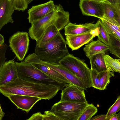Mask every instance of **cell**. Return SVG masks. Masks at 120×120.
Listing matches in <instances>:
<instances>
[{
	"label": "cell",
	"instance_id": "obj_1",
	"mask_svg": "<svg viewBox=\"0 0 120 120\" xmlns=\"http://www.w3.org/2000/svg\"><path fill=\"white\" fill-rule=\"evenodd\" d=\"M61 90L60 87L55 85L32 83L18 77L14 81L0 86V92L6 97L14 94L37 97L45 100L52 98Z\"/></svg>",
	"mask_w": 120,
	"mask_h": 120
},
{
	"label": "cell",
	"instance_id": "obj_2",
	"mask_svg": "<svg viewBox=\"0 0 120 120\" xmlns=\"http://www.w3.org/2000/svg\"><path fill=\"white\" fill-rule=\"evenodd\" d=\"M69 12L64 10L60 4L56 5L55 9L41 19L31 24L29 29L30 37L37 41L45 29L49 26L54 24L60 31L63 29L70 22Z\"/></svg>",
	"mask_w": 120,
	"mask_h": 120
},
{
	"label": "cell",
	"instance_id": "obj_3",
	"mask_svg": "<svg viewBox=\"0 0 120 120\" xmlns=\"http://www.w3.org/2000/svg\"><path fill=\"white\" fill-rule=\"evenodd\" d=\"M66 41L59 32L53 39L40 47L36 46L35 54L41 60L57 63L69 54Z\"/></svg>",
	"mask_w": 120,
	"mask_h": 120
},
{
	"label": "cell",
	"instance_id": "obj_4",
	"mask_svg": "<svg viewBox=\"0 0 120 120\" xmlns=\"http://www.w3.org/2000/svg\"><path fill=\"white\" fill-rule=\"evenodd\" d=\"M15 62L18 77L23 80L37 84L55 85L60 87L61 90L67 84L56 81L30 63L24 61L20 62Z\"/></svg>",
	"mask_w": 120,
	"mask_h": 120
},
{
	"label": "cell",
	"instance_id": "obj_5",
	"mask_svg": "<svg viewBox=\"0 0 120 120\" xmlns=\"http://www.w3.org/2000/svg\"><path fill=\"white\" fill-rule=\"evenodd\" d=\"M58 63L82 80L86 85L87 88L93 86L91 69L88 68L86 63L79 58L69 53Z\"/></svg>",
	"mask_w": 120,
	"mask_h": 120
},
{
	"label": "cell",
	"instance_id": "obj_6",
	"mask_svg": "<svg viewBox=\"0 0 120 120\" xmlns=\"http://www.w3.org/2000/svg\"><path fill=\"white\" fill-rule=\"evenodd\" d=\"M88 104L60 101L53 105L50 111L60 120H78Z\"/></svg>",
	"mask_w": 120,
	"mask_h": 120
},
{
	"label": "cell",
	"instance_id": "obj_7",
	"mask_svg": "<svg viewBox=\"0 0 120 120\" xmlns=\"http://www.w3.org/2000/svg\"><path fill=\"white\" fill-rule=\"evenodd\" d=\"M9 46L18 60L22 61L29 49V43L28 33L18 31L9 38Z\"/></svg>",
	"mask_w": 120,
	"mask_h": 120
},
{
	"label": "cell",
	"instance_id": "obj_8",
	"mask_svg": "<svg viewBox=\"0 0 120 120\" xmlns=\"http://www.w3.org/2000/svg\"><path fill=\"white\" fill-rule=\"evenodd\" d=\"M33 61L34 63H39L48 66L60 73L72 84L75 85L85 90L87 88L86 85L81 79L68 70L57 63H49L41 60L37 56L33 58Z\"/></svg>",
	"mask_w": 120,
	"mask_h": 120
},
{
	"label": "cell",
	"instance_id": "obj_9",
	"mask_svg": "<svg viewBox=\"0 0 120 120\" xmlns=\"http://www.w3.org/2000/svg\"><path fill=\"white\" fill-rule=\"evenodd\" d=\"M85 90L75 85H66L62 90L60 101L88 102L86 98Z\"/></svg>",
	"mask_w": 120,
	"mask_h": 120
},
{
	"label": "cell",
	"instance_id": "obj_10",
	"mask_svg": "<svg viewBox=\"0 0 120 120\" xmlns=\"http://www.w3.org/2000/svg\"><path fill=\"white\" fill-rule=\"evenodd\" d=\"M99 31L97 28L90 32L76 35L65 36L67 44L73 51L77 50L84 45L93 40L98 34Z\"/></svg>",
	"mask_w": 120,
	"mask_h": 120
},
{
	"label": "cell",
	"instance_id": "obj_11",
	"mask_svg": "<svg viewBox=\"0 0 120 120\" xmlns=\"http://www.w3.org/2000/svg\"><path fill=\"white\" fill-rule=\"evenodd\" d=\"M79 5L83 15L94 16L99 19L104 18L103 2L92 0H80Z\"/></svg>",
	"mask_w": 120,
	"mask_h": 120
},
{
	"label": "cell",
	"instance_id": "obj_12",
	"mask_svg": "<svg viewBox=\"0 0 120 120\" xmlns=\"http://www.w3.org/2000/svg\"><path fill=\"white\" fill-rule=\"evenodd\" d=\"M56 5L53 0H51L46 3L33 6L28 10L27 19L29 22L32 23L44 17L54 10Z\"/></svg>",
	"mask_w": 120,
	"mask_h": 120
},
{
	"label": "cell",
	"instance_id": "obj_13",
	"mask_svg": "<svg viewBox=\"0 0 120 120\" xmlns=\"http://www.w3.org/2000/svg\"><path fill=\"white\" fill-rule=\"evenodd\" d=\"M7 97L17 107L18 109L28 113L34 105L41 100L40 98L33 96L10 94Z\"/></svg>",
	"mask_w": 120,
	"mask_h": 120
},
{
	"label": "cell",
	"instance_id": "obj_14",
	"mask_svg": "<svg viewBox=\"0 0 120 120\" xmlns=\"http://www.w3.org/2000/svg\"><path fill=\"white\" fill-rule=\"evenodd\" d=\"M18 77L14 59L5 61L0 71V86L14 81Z\"/></svg>",
	"mask_w": 120,
	"mask_h": 120
},
{
	"label": "cell",
	"instance_id": "obj_15",
	"mask_svg": "<svg viewBox=\"0 0 120 120\" xmlns=\"http://www.w3.org/2000/svg\"><path fill=\"white\" fill-rule=\"evenodd\" d=\"M98 22L76 24L68 23L64 27V34L76 35L90 32L97 28Z\"/></svg>",
	"mask_w": 120,
	"mask_h": 120
},
{
	"label": "cell",
	"instance_id": "obj_16",
	"mask_svg": "<svg viewBox=\"0 0 120 120\" xmlns=\"http://www.w3.org/2000/svg\"><path fill=\"white\" fill-rule=\"evenodd\" d=\"M12 1L13 0H0V30L8 23L14 22L12 15L15 10Z\"/></svg>",
	"mask_w": 120,
	"mask_h": 120
},
{
	"label": "cell",
	"instance_id": "obj_17",
	"mask_svg": "<svg viewBox=\"0 0 120 120\" xmlns=\"http://www.w3.org/2000/svg\"><path fill=\"white\" fill-rule=\"evenodd\" d=\"M104 18L116 25L120 26V8L107 2H103Z\"/></svg>",
	"mask_w": 120,
	"mask_h": 120
},
{
	"label": "cell",
	"instance_id": "obj_18",
	"mask_svg": "<svg viewBox=\"0 0 120 120\" xmlns=\"http://www.w3.org/2000/svg\"><path fill=\"white\" fill-rule=\"evenodd\" d=\"M87 44L83 50L88 58L93 55L100 52H105L109 50L108 45L98 40H92Z\"/></svg>",
	"mask_w": 120,
	"mask_h": 120
},
{
	"label": "cell",
	"instance_id": "obj_19",
	"mask_svg": "<svg viewBox=\"0 0 120 120\" xmlns=\"http://www.w3.org/2000/svg\"><path fill=\"white\" fill-rule=\"evenodd\" d=\"M30 64L37 68L60 83L66 84H71L63 75L48 66L39 63H32Z\"/></svg>",
	"mask_w": 120,
	"mask_h": 120
},
{
	"label": "cell",
	"instance_id": "obj_20",
	"mask_svg": "<svg viewBox=\"0 0 120 120\" xmlns=\"http://www.w3.org/2000/svg\"><path fill=\"white\" fill-rule=\"evenodd\" d=\"M105 53L104 52L99 53L89 57L91 69L98 73L108 70L105 60Z\"/></svg>",
	"mask_w": 120,
	"mask_h": 120
},
{
	"label": "cell",
	"instance_id": "obj_21",
	"mask_svg": "<svg viewBox=\"0 0 120 120\" xmlns=\"http://www.w3.org/2000/svg\"><path fill=\"white\" fill-rule=\"evenodd\" d=\"M60 31L54 24L52 25L45 30L40 38L36 41V46L40 47L53 39Z\"/></svg>",
	"mask_w": 120,
	"mask_h": 120
},
{
	"label": "cell",
	"instance_id": "obj_22",
	"mask_svg": "<svg viewBox=\"0 0 120 120\" xmlns=\"http://www.w3.org/2000/svg\"><path fill=\"white\" fill-rule=\"evenodd\" d=\"M109 50L110 53L120 58V39L109 34Z\"/></svg>",
	"mask_w": 120,
	"mask_h": 120
},
{
	"label": "cell",
	"instance_id": "obj_23",
	"mask_svg": "<svg viewBox=\"0 0 120 120\" xmlns=\"http://www.w3.org/2000/svg\"><path fill=\"white\" fill-rule=\"evenodd\" d=\"M99 89L100 90L105 89L110 82V79L115 76L114 72L108 70L98 73Z\"/></svg>",
	"mask_w": 120,
	"mask_h": 120
},
{
	"label": "cell",
	"instance_id": "obj_24",
	"mask_svg": "<svg viewBox=\"0 0 120 120\" xmlns=\"http://www.w3.org/2000/svg\"><path fill=\"white\" fill-rule=\"evenodd\" d=\"M105 60L108 70L113 72L120 73V59H114L105 54Z\"/></svg>",
	"mask_w": 120,
	"mask_h": 120
},
{
	"label": "cell",
	"instance_id": "obj_25",
	"mask_svg": "<svg viewBox=\"0 0 120 120\" xmlns=\"http://www.w3.org/2000/svg\"><path fill=\"white\" fill-rule=\"evenodd\" d=\"M100 19L109 34L113 35L120 39V26L110 22L104 18Z\"/></svg>",
	"mask_w": 120,
	"mask_h": 120
},
{
	"label": "cell",
	"instance_id": "obj_26",
	"mask_svg": "<svg viewBox=\"0 0 120 120\" xmlns=\"http://www.w3.org/2000/svg\"><path fill=\"white\" fill-rule=\"evenodd\" d=\"M97 108L92 104H87L78 120H89L98 112Z\"/></svg>",
	"mask_w": 120,
	"mask_h": 120
},
{
	"label": "cell",
	"instance_id": "obj_27",
	"mask_svg": "<svg viewBox=\"0 0 120 120\" xmlns=\"http://www.w3.org/2000/svg\"><path fill=\"white\" fill-rule=\"evenodd\" d=\"M97 26L99 33L97 36L98 40L108 45L109 40V34L105 28L102 23L101 20L99 19L97 21Z\"/></svg>",
	"mask_w": 120,
	"mask_h": 120
},
{
	"label": "cell",
	"instance_id": "obj_28",
	"mask_svg": "<svg viewBox=\"0 0 120 120\" xmlns=\"http://www.w3.org/2000/svg\"><path fill=\"white\" fill-rule=\"evenodd\" d=\"M120 110V96H119L113 104L108 109L106 114V120H109L113 115Z\"/></svg>",
	"mask_w": 120,
	"mask_h": 120
},
{
	"label": "cell",
	"instance_id": "obj_29",
	"mask_svg": "<svg viewBox=\"0 0 120 120\" xmlns=\"http://www.w3.org/2000/svg\"><path fill=\"white\" fill-rule=\"evenodd\" d=\"M91 75L93 87L99 89V76L98 73L95 70L91 69Z\"/></svg>",
	"mask_w": 120,
	"mask_h": 120
},
{
	"label": "cell",
	"instance_id": "obj_30",
	"mask_svg": "<svg viewBox=\"0 0 120 120\" xmlns=\"http://www.w3.org/2000/svg\"><path fill=\"white\" fill-rule=\"evenodd\" d=\"M8 47L7 45L5 44L0 47V71L7 59L5 53Z\"/></svg>",
	"mask_w": 120,
	"mask_h": 120
},
{
	"label": "cell",
	"instance_id": "obj_31",
	"mask_svg": "<svg viewBox=\"0 0 120 120\" xmlns=\"http://www.w3.org/2000/svg\"><path fill=\"white\" fill-rule=\"evenodd\" d=\"M43 115V120H60L58 117L50 111H45Z\"/></svg>",
	"mask_w": 120,
	"mask_h": 120
},
{
	"label": "cell",
	"instance_id": "obj_32",
	"mask_svg": "<svg viewBox=\"0 0 120 120\" xmlns=\"http://www.w3.org/2000/svg\"><path fill=\"white\" fill-rule=\"evenodd\" d=\"M27 120H43V115L40 112H38L33 114Z\"/></svg>",
	"mask_w": 120,
	"mask_h": 120
},
{
	"label": "cell",
	"instance_id": "obj_33",
	"mask_svg": "<svg viewBox=\"0 0 120 120\" xmlns=\"http://www.w3.org/2000/svg\"><path fill=\"white\" fill-rule=\"evenodd\" d=\"M118 8H120V0H105V2Z\"/></svg>",
	"mask_w": 120,
	"mask_h": 120
},
{
	"label": "cell",
	"instance_id": "obj_34",
	"mask_svg": "<svg viewBox=\"0 0 120 120\" xmlns=\"http://www.w3.org/2000/svg\"><path fill=\"white\" fill-rule=\"evenodd\" d=\"M106 114L99 115L92 117L89 120H106Z\"/></svg>",
	"mask_w": 120,
	"mask_h": 120
},
{
	"label": "cell",
	"instance_id": "obj_35",
	"mask_svg": "<svg viewBox=\"0 0 120 120\" xmlns=\"http://www.w3.org/2000/svg\"><path fill=\"white\" fill-rule=\"evenodd\" d=\"M120 113L115 114L113 115L109 119V120H120Z\"/></svg>",
	"mask_w": 120,
	"mask_h": 120
},
{
	"label": "cell",
	"instance_id": "obj_36",
	"mask_svg": "<svg viewBox=\"0 0 120 120\" xmlns=\"http://www.w3.org/2000/svg\"><path fill=\"white\" fill-rule=\"evenodd\" d=\"M4 36L0 34V47L4 44Z\"/></svg>",
	"mask_w": 120,
	"mask_h": 120
},
{
	"label": "cell",
	"instance_id": "obj_37",
	"mask_svg": "<svg viewBox=\"0 0 120 120\" xmlns=\"http://www.w3.org/2000/svg\"><path fill=\"white\" fill-rule=\"evenodd\" d=\"M5 113L3 112H0V120H1L4 116Z\"/></svg>",
	"mask_w": 120,
	"mask_h": 120
},
{
	"label": "cell",
	"instance_id": "obj_38",
	"mask_svg": "<svg viewBox=\"0 0 120 120\" xmlns=\"http://www.w3.org/2000/svg\"><path fill=\"white\" fill-rule=\"evenodd\" d=\"M96 1L101 2H105V0H92Z\"/></svg>",
	"mask_w": 120,
	"mask_h": 120
},
{
	"label": "cell",
	"instance_id": "obj_39",
	"mask_svg": "<svg viewBox=\"0 0 120 120\" xmlns=\"http://www.w3.org/2000/svg\"><path fill=\"white\" fill-rule=\"evenodd\" d=\"M3 111L2 109H1V107L0 105V112H3Z\"/></svg>",
	"mask_w": 120,
	"mask_h": 120
},
{
	"label": "cell",
	"instance_id": "obj_40",
	"mask_svg": "<svg viewBox=\"0 0 120 120\" xmlns=\"http://www.w3.org/2000/svg\"></svg>",
	"mask_w": 120,
	"mask_h": 120
}]
</instances>
